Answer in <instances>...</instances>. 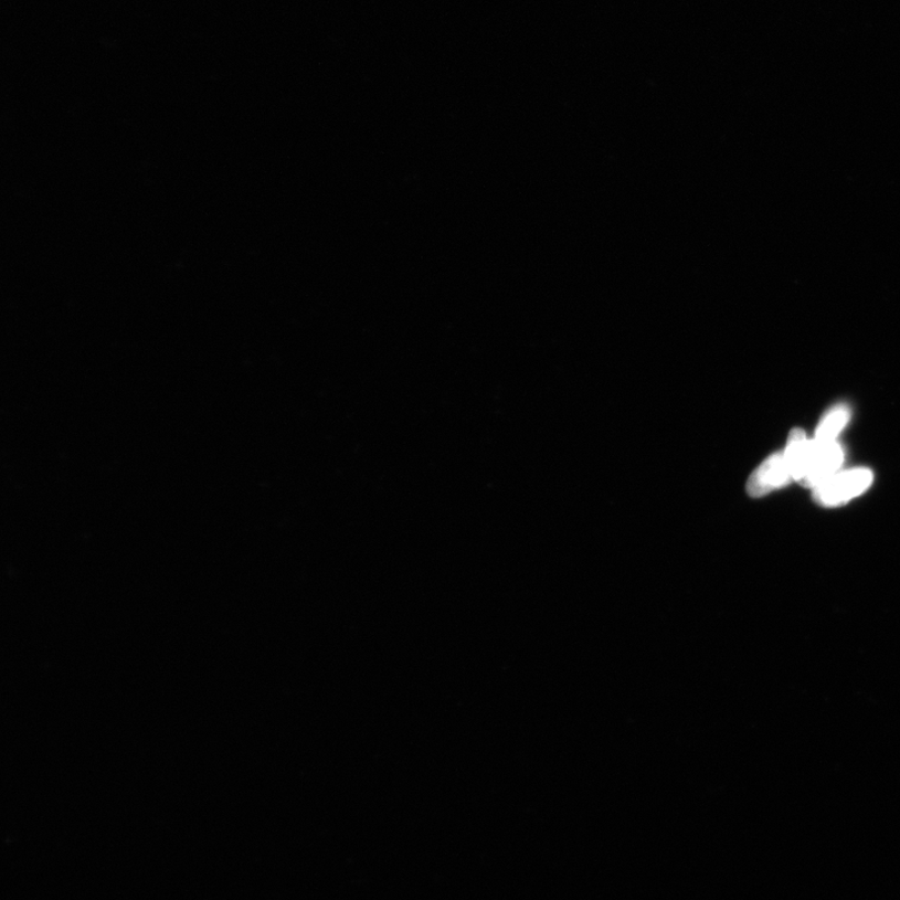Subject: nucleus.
Returning a JSON list of instances; mask_svg holds the SVG:
<instances>
[{
    "label": "nucleus",
    "mask_w": 900,
    "mask_h": 900,
    "mask_svg": "<svg viewBox=\"0 0 900 900\" xmlns=\"http://www.w3.org/2000/svg\"><path fill=\"white\" fill-rule=\"evenodd\" d=\"M873 481L869 469H853L835 475L814 488V499L822 506L835 507L861 495Z\"/></svg>",
    "instance_id": "1"
},
{
    "label": "nucleus",
    "mask_w": 900,
    "mask_h": 900,
    "mask_svg": "<svg viewBox=\"0 0 900 900\" xmlns=\"http://www.w3.org/2000/svg\"><path fill=\"white\" fill-rule=\"evenodd\" d=\"M843 463V452L837 443L818 444L813 441V449L807 472L801 485L817 488L822 483L836 475Z\"/></svg>",
    "instance_id": "2"
},
{
    "label": "nucleus",
    "mask_w": 900,
    "mask_h": 900,
    "mask_svg": "<svg viewBox=\"0 0 900 900\" xmlns=\"http://www.w3.org/2000/svg\"><path fill=\"white\" fill-rule=\"evenodd\" d=\"M792 478L783 454H774L758 468L747 483V491L753 498H760L786 485Z\"/></svg>",
    "instance_id": "3"
},
{
    "label": "nucleus",
    "mask_w": 900,
    "mask_h": 900,
    "mask_svg": "<svg viewBox=\"0 0 900 900\" xmlns=\"http://www.w3.org/2000/svg\"><path fill=\"white\" fill-rule=\"evenodd\" d=\"M813 442H809L802 430H794L790 434L788 444L783 453L786 466H788L792 478L801 480L807 472Z\"/></svg>",
    "instance_id": "4"
},
{
    "label": "nucleus",
    "mask_w": 900,
    "mask_h": 900,
    "mask_svg": "<svg viewBox=\"0 0 900 900\" xmlns=\"http://www.w3.org/2000/svg\"><path fill=\"white\" fill-rule=\"evenodd\" d=\"M849 420V411L846 406L839 405L837 409L832 410L826 419L819 425L817 437L814 442L818 444L836 443L837 435L840 433Z\"/></svg>",
    "instance_id": "5"
}]
</instances>
